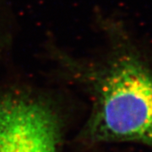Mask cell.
<instances>
[{
  "label": "cell",
  "mask_w": 152,
  "mask_h": 152,
  "mask_svg": "<svg viewBox=\"0 0 152 152\" xmlns=\"http://www.w3.org/2000/svg\"><path fill=\"white\" fill-rule=\"evenodd\" d=\"M93 104L84 136L91 143L152 147V72L135 56L115 58L94 76Z\"/></svg>",
  "instance_id": "obj_1"
},
{
  "label": "cell",
  "mask_w": 152,
  "mask_h": 152,
  "mask_svg": "<svg viewBox=\"0 0 152 152\" xmlns=\"http://www.w3.org/2000/svg\"><path fill=\"white\" fill-rule=\"evenodd\" d=\"M64 124L47 99L24 91L0 95V152H64Z\"/></svg>",
  "instance_id": "obj_2"
}]
</instances>
